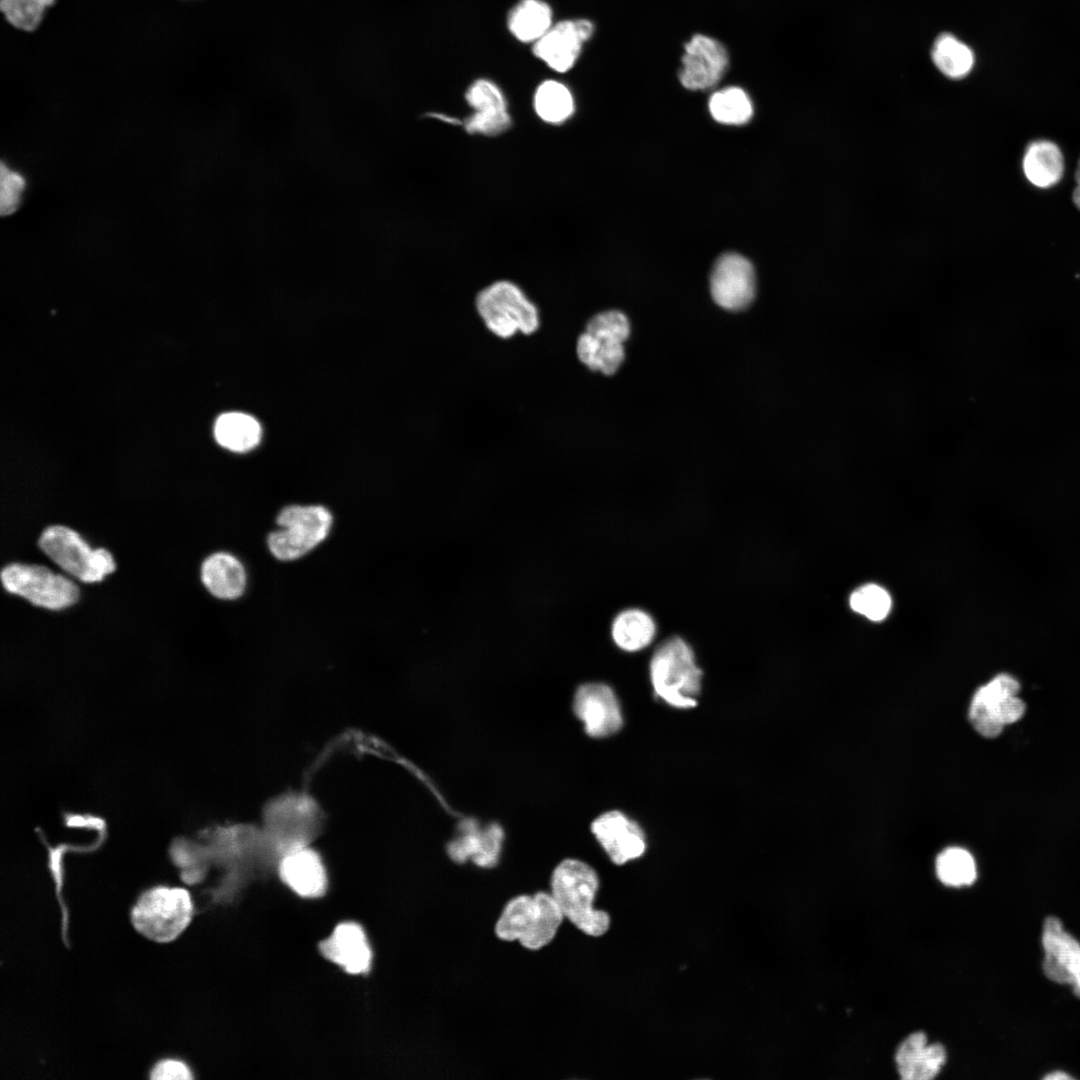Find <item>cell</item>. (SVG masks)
<instances>
[{
    "instance_id": "obj_36",
    "label": "cell",
    "mask_w": 1080,
    "mask_h": 1080,
    "mask_svg": "<svg viewBox=\"0 0 1080 1080\" xmlns=\"http://www.w3.org/2000/svg\"><path fill=\"white\" fill-rule=\"evenodd\" d=\"M153 1079H189L190 1071L187 1066L179 1061L164 1060L158 1063L152 1070Z\"/></svg>"
},
{
    "instance_id": "obj_12",
    "label": "cell",
    "mask_w": 1080,
    "mask_h": 1080,
    "mask_svg": "<svg viewBox=\"0 0 1080 1080\" xmlns=\"http://www.w3.org/2000/svg\"><path fill=\"white\" fill-rule=\"evenodd\" d=\"M710 291L713 300L723 309H745L756 291L755 272L750 261L736 253L719 257L711 272Z\"/></svg>"
},
{
    "instance_id": "obj_16",
    "label": "cell",
    "mask_w": 1080,
    "mask_h": 1080,
    "mask_svg": "<svg viewBox=\"0 0 1080 1080\" xmlns=\"http://www.w3.org/2000/svg\"><path fill=\"white\" fill-rule=\"evenodd\" d=\"M504 830L496 822L482 826L474 819L463 820L447 845V853L458 864L471 860L481 868L496 866L501 857Z\"/></svg>"
},
{
    "instance_id": "obj_7",
    "label": "cell",
    "mask_w": 1080,
    "mask_h": 1080,
    "mask_svg": "<svg viewBox=\"0 0 1080 1080\" xmlns=\"http://www.w3.org/2000/svg\"><path fill=\"white\" fill-rule=\"evenodd\" d=\"M39 547L60 568L85 583L103 580L116 567L108 550L92 549L76 531L66 526L53 525L44 529Z\"/></svg>"
},
{
    "instance_id": "obj_2",
    "label": "cell",
    "mask_w": 1080,
    "mask_h": 1080,
    "mask_svg": "<svg viewBox=\"0 0 1080 1080\" xmlns=\"http://www.w3.org/2000/svg\"><path fill=\"white\" fill-rule=\"evenodd\" d=\"M702 676L691 646L678 636L660 643L649 662L654 695L675 709L687 710L697 706Z\"/></svg>"
},
{
    "instance_id": "obj_13",
    "label": "cell",
    "mask_w": 1080,
    "mask_h": 1080,
    "mask_svg": "<svg viewBox=\"0 0 1080 1080\" xmlns=\"http://www.w3.org/2000/svg\"><path fill=\"white\" fill-rule=\"evenodd\" d=\"M591 831L610 860L623 865L640 858L647 849L640 824L622 811L610 810L595 818Z\"/></svg>"
},
{
    "instance_id": "obj_1",
    "label": "cell",
    "mask_w": 1080,
    "mask_h": 1080,
    "mask_svg": "<svg viewBox=\"0 0 1080 1080\" xmlns=\"http://www.w3.org/2000/svg\"><path fill=\"white\" fill-rule=\"evenodd\" d=\"M600 880L588 863L566 858L554 868L550 892L564 918L588 936H602L610 927V916L594 907Z\"/></svg>"
},
{
    "instance_id": "obj_23",
    "label": "cell",
    "mask_w": 1080,
    "mask_h": 1080,
    "mask_svg": "<svg viewBox=\"0 0 1080 1080\" xmlns=\"http://www.w3.org/2000/svg\"><path fill=\"white\" fill-rule=\"evenodd\" d=\"M507 26L520 42L535 43L552 27V9L543 0H520L510 10Z\"/></svg>"
},
{
    "instance_id": "obj_5",
    "label": "cell",
    "mask_w": 1080,
    "mask_h": 1080,
    "mask_svg": "<svg viewBox=\"0 0 1080 1080\" xmlns=\"http://www.w3.org/2000/svg\"><path fill=\"white\" fill-rule=\"evenodd\" d=\"M193 903L181 887L157 886L143 892L131 909L133 927L157 943L175 940L189 925Z\"/></svg>"
},
{
    "instance_id": "obj_14",
    "label": "cell",
    "mask_w": 1080,
    "mask_h": 1080,
    "mask_svg": "<svg viewBox=\"0 0 1080 1080\" xmlns=\"http://www.w3.org/2000/svg\"><path fill=\"white\" fill-rule=\"evenodd\" d=\"M1042 945L1046 977L1070 985L1080 997V943L1063 929L1058 918L1048 917L1043 925Z\"/></svg>"
},
{
    "instance_id": "obj_34",
    "label": "cell",
    "mask_w": 1080,
    "mask_h": 1080,
    "mask_svg": "<svg viewBox=\"0 0 1080 1080\" xmlns=\"http://www.w3.org/2000/svg\"><path fill=\"white\" fill-rule=\"evenodd\" d=\"M512 119L507 110L494 112H473L462 121L469 134L496 136L511 127Z\"/></svg>"
},
{
    "instance_id": "obj_4",
    "label": "cell",
    "mask_w": 1080,
    "mask_h": 1080,
    "mask_svg": "<svg viewBox=\"0 0 1080 1080\" xmlns=\"http://www.w3.org/2000/svg\"><path fill=\"white\" fill-rule=\"evenodd\" d=\"M564 920L550 891L522 894L506 903L496 921L495 934L500 940L517 941L536 951L552 942Z\"/></svg>"
},
{
    "instance_id": "obj_10",
    "label": "cell",
    "mask_w": 1080,
    "mask_h": 1080,
    "mask_svg": "<svg viewBox=\"0 0 1080 1080\" xmlns=\"http://www.w3.org/2000/svg\"><path fill=\"white\" fill-rule=\"evenodd\" d=\"M572 707L585 733L592 738L612 736L623 726L619 699L608 684L589 682L580 685L573 696Z\"/></svg>"
},
{
    "instance_id": "obj_33",
    "label": "cell",
    "mask_w": 1080,
    "mask_h": 1080,
    "mask_svg": "<svg viewBox=\"0 0 1080 1080\" xmlns=\"http://www.w3.org/2000/svg\"><path fill=\"white\" fill-rule=\"evenodd\" d=\"M465 100L475 112L507 110V102L502 90L488 79L474 81L465 93Z\"/></svg>"
},
{
    "instance_id": "obj_11",
    "label": "cell",
    "mask_w": 1080,
    "mask_h": 1080,
    "mask_svg": "<svg viewBox=\"0 0 1080 1080\" xmlns=\"http://www.w3.org/2000/svg\"><path fill=\"white\" fill-rule=\"evenodd\" d=\"M681 62V84L689 90H706L714 87L726 73L729 55L720 41L695 34L685 44Z\"/></svg>"
},
{
    "instance_id": "obj_29",
    "label": "cell",
    "mask_w": 1080,
    "mask_h": 1080,
    "mask_svg": "<svg viewBox=\"0 0 1080 1080\" xmlns=\"http://www.w3.org/2000/svg\"><path fill=\"white\" fill-rule=\"evenodd\" d=\"M936 873L945 885H970L977 875L975 860L966 849L949 847L937 856Z\"/></svg>"
},
{
    "instance_id": "obj_26",
    "label": "cell",
    "mask_w": 1080,
    "mask_h": 1080,
    "mask_svg": "<svg viewBox=\"0 0 1080 1080\" xmlns=\"http://www.w3.org/2000/svg\"><path fill=\"white\" fill-rule=\"evenodd\" d=\"M578 359L592 371L605 375L614 374L622 364L625 353L623 343L602 341L585 331L576 343Z\"/></svg>"
},
{
    "instance_id": "obj_37",
    "label": "cell",
    "mask_w": 1080,
    "mask_h": 1080,
    "mask_svg": "<svg viewBox=\"0 0 1080 1080\" xmlns=\"http://www.w3.org/2000/svg\"><path fill=\"white\" fill-rule=\"evenodd\" d=\"M1044 1079H1046V1080H1066V1079H1073V1077L1071 1075L1067 1074V1073L1062 1072V1071H1054V1072L1046 1075L1044 1077Z\"/></svg>"
},
{
    "instance_id": "obj_9",
    "label": "cell",
    "mask_w": 1080,
    "mask_h": 1080,
    "mask_svg": "<svg viewBox=\"0 0 1080 1080\" xmlns=\"http://www.w3.org/2000/svg\"><path fill=\"white\" fill-rule=\"evenodd\" d=\"M1 581L7 592L49 610L65 609L79 598V589L70 579L41 565L8 564L1 571Z\"/></svg>"
},
{
    "instance_id": "obj_31",
    "label": "cell",
    "mask_w": 1080,
    "mask_h": 1080,
    "mask_svg": "<svg viewBox=\"0 0 1080 1080\" xmlns=\"http://www.w3.org/2000/svg\"><path fill=\"white\" fill-rule=\"evenodd\" d=\"M53 3L54 0H1L0 8L11 25L33 31L40 24L46 8Z\"/></svg>"
},
{
    "instance_id": "obj_35",
    "label": "cell",
    "mask_w": 1080,
    "mask_h": 1080,
    "mask_svg": "<svg viewBox=\"0 0 1080 1080\" xmlns=\"http://www.w3.org/2000/svg\"><path fill=\"white\" fill-rule=\"evenodd\" d=\"M0 182V211L2 216H6L18 209L26 182L20 173L11 170L4 163L1 164Z\"/></svg>"
},
{
    "instance_id": "obj_3",
    "label": "cell",
    "mask_w": 1080,
    "mask_h": 1080,
    "mask_svg": "<svg viewBox=\"0 0 1080 1080\" xmlns=\"http://www.w3.org/2000/svg\"><path fill=\"white\" fill-rule=\"evenodd\" d=\"M274 524L265 539L267 551L277 561L294 562L328 539L334 515L322 504H288L277 512Z\"/></svg>"
},
{
    "instance_id": "obj_25",
    "label": "cell",
    "mask_w": 1080,
    "mask_h": 1080,
    "mask_svg": "<svg viewBox=\"0 0 1080 1080\" xmlns=\"http://www.w3.org/2000/svg\"><path fill=\"white\" fill-rule=\"evenodd\" d=\"M533 107L542 121L560 125L574 114L575 102L570 89L564 83L549 79L536 88Z\"/></svg>"
},
{
    "instance_id": "obj_19",
    "label": "cell",
    "mask_w": 1080,
    "mask_h": 1080,
    "mask_svg": "<svg viewBox=\"0 0 1080 1080\" xmlns=\"http://www.w3.org/2000/svg\"><path fill=\"white\" fill-rule=\"evenodd\" d=\"M321 948L328 959L350 974L364 973L370 967L368 940L362 928L355 923L338 925Z\"/></svg>"
},
{
    "instance_id": "obj_38",
    "label": "cell",
    "mask_w": 1080,
    "mask_h": 1080,
    "mask_svg": "<svg viewBox=\"0 0 1080 1080\" xmlns=\"http://www.w3.org/2000/svg\"><path fill=\"white\" fill-rule=\"evenodd\" d=\"M1075 182L1080 183V158L1078 160L1076 170H1075Z\"/></svg>"
},
{
    "instance_id": "obj_21",
    "label": "cell",
    "mask_w": 1080,
    "mask_h": 1080,
    "mask_svg": "<svg viewBox=\"0 0 1080 1080\" xmlns=\"http://www.w3.org/2000/svg\"><path fill=\"white\" fill-rule=\"evenodd\" d=\"M1022 170L1026 179L1035 187L1047 189L1056 185L1064 174L1062 151L1052 141L1035 140L1025 149Z\"/></svg>"
},
{
    "instance_id": "obj_30",
    "label": "cell",
    "mask_w": 1080,
    "mask_h": 1080,
    "mask_svg": "<svg viewBox=\"0 0 1080 1080\" xmlns=\"http://www.w3.org/2000/svg\"><path fill=\"white\" fill-rule=\"evenodd\" d=\"M852 610L872 621H881L889 613L892 600L887 590L877 584L856 589L849 600Z\"/></svg>"
},
{
    "instance_id": "obj_17",
    "label": "cell",
    "mask_w": 1080,
    "mask_h": 1080,
    "mask_svg": "<svg viewBox=\"0 0 1080 1080\" xmlns=\"http://www.w3.org/2000/svg\"><path fill=\"white\" fill-rule=\"evenodd\" d=\"M201 581L215 598L233 601L241 598L248 587V571L235 554L217 551L208 555L200 568Z\"/></svg>"
},
{
    "instance_id": "obj_22",
    "label": "cell",
    "mask_w": 1080,
    "mask_h": 1080,
    "mask_svg": "<svg viewBox=\"0 0 1080 1080\" xmlns=\"http://www.w3.org/2000/svg\"><path fill=\"white\" fill-rule=\"evenodd\" d=\"M656 636V623L652 616L639 608H629L618 613L611 623V637L621 650L634 653L648 647Z\"/></svg>"
},
{
    "instance_id": "obj_15",
    "label": "cell",
    "mask_w": 1080,
    "mask_h": 1080,
    "mask_svg": "<svg viewBox=\"0 0 1080 1080\" xmlns=\"http://www.w3.org/2000/svg\"><path fill=\"white\" fill-rule=\"evenodd\" d=\"M593 32L594 24L588 19L560 21L534 43L533 53L552 70L567 72L575 65L584 42Z\"/></svg>"
},
{
    "instance_id": "obj_6",
    "label": "cell",
    "mask_w": 1080,
    "mask_h": 1080,
    "mask_svg": "<svg viewBox=\"0 0 1080 1080\" xmlns=\"http://www.w3.org/2000/svg\"><path fill=\"white\" fill-rule=\"evenodd\" d=\"M475 306L488 330L503 339L517 332L533 334L540 324L536 305L509 280H498L483 288Z\"/></svg>"
},
{
    "instance_id": "obj_8",
    "label": "cell",
    "mask_w": 1080,
    "mask_h": 1080,
    "mask_svg": "<svg viewBox=\"0 0 1080 1080\" xmlns=\"http://www.w3.org/2000/svg\"><path fill=\"white\" fill-rule=\"evenodd\" d=\"M1018 680L1000 673L974 693L968 717L973 728L983 737L995 738L1005 725L1015 723L1025 712V703L1017 696Z\"/></svg>"
},
{
    "instance_id": "obj_32",
    "label": "cell",
    "mask_w": 1080,
    "mask_h": 1080,
    "mask_svg": "<svg viewBox=\"0 0 1080 1080\" xmlns=\"http://www.w3.org/2000/svg\"><path fill=\"white\" fill-rule=\"evenodd\" d=\"M603 341L624 343L630 334V324L625 314L610 310L594 315L586 324V330Z\"/></svg>"
},
{
    "instance_id": "obj_18",
    "label": "cell",
    "mask_w": 1080,
    "mask_h": 1080,
    "mask_svg": "<svg viewBox=\"0 0 1080 1080\" xmlns=\"http://www.w3.org/2000/svg\"><path fill=\"white\" fill-rule=\"evenodd\" d=\"M895 1060L903 1080H930L941 1070L946 1060L941 1044H927L923 1032L910 1034L899 1045Z\"/></svg>"
},
{
    "instance_id": "obj_20",
    "label": "cell",
    "mask_w": 1080,
    "mask_h": 1080,
    "mask_svg": "<svg viewBox=\"0 0 1080 1080\" xmlns=\"http://www.w3.org/2000/svg\"><path fill=\"white\" fill-rule=\"evenodd\" d=\"M282 880L298 895L317 897L327 886V876L319 855L308 848H294L280 864Z\"/></svg>"
},
{
    "instance_id": "obj_27",
    "label": "cell",
    "mask_w": 1080,
    "mask_h": 1080,
    "mask_svg": "<svg viewBox=\"0 0 1080 1080\" xmlns=\"http://www.w3.org/2000/svg\"><path fill=\"white\" fill-rule=\"evenodd\" d=\"M931 56L938 70L951 79L967 76L975 62L973 51L949 33H943L937 37Z\"/></svg>"
},
{
    "instance_id": "obj_28",
    "label": "cell",
    "mask_w": 1080,
    "mask_h": 1080,
    "mask_svg": "<svg viewBox=\"0 0 1080 1080\" xmlns=\"http://www.w3.org/2000/svg\"><path fill=\"white\" fill-rule=\"evenodd\" d=\"M712 117L726 125H742L753 115L752 102L739 87H727L712 94L708 103Z\"/></svg>"
},
{
    "instance_id": "obj_24",
    "label": "cell",
    "mask_w": 1080,
    "mask_h": 1080,
    "mask_svg": "<svg viewBox=\"0 0 1080 1080\" xmlns=\"http://www.w3.org/2000/svg\"><path fill=\"white\" fill-rule=\"evenodd\" d=\"M262 429L252 416L242 412H228L218 417L214 426L217 442L233 452H247L261 439Z\"/></svg>"
}]
</instances>
